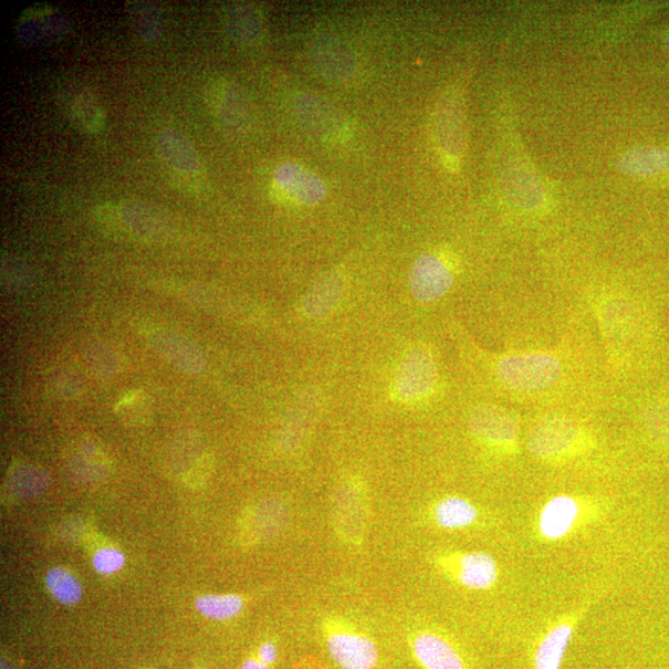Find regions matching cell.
Returning <instances> with one entry per match:
<instances>
[{"instance_id":"cell-1","label":"cell","mask_w":669,"mask_h":669,"mask_svg":"<svg viewBox=\"0 0 669 669\" xmlns=\"http://www.w3.org/2000/svg\"><path fill=\"white\" fill-rule=\"evenodd\" d=\"M496 376L514 394H541L560 383L563 365L551 353L504 355L498 359Z\"/></svg>"},{"instance_id":"cell-2","label":"cell","mask_w":669,"mask_h":669,"mask_svg":"<svg viewBox=\"0 0 669 669\" xmlns=\"http://www.w3.org/2000/svg\"><path fill=\"white\" fill-rule=\"evenodd\" d=\"M584 429L563 417H547L535 424L529 436V449L544 461H563L584 450Z\"/></svg>"},{"instance_id":"cell-3","label":"cell","mask_w":669,"mask_h":669,"mask_svg":"<svg viewBox=\"0 0 669 669\" xmlns=\"http://www.w3.org/2000/svg\"><path fill=\"white\" fill-rule=\"evenodd\" d=\"M594 514L590 504L572 495L554 496L543 504L537 519V534L545 542L567 539L589 522Z\"/></svg>"},{"instance_id":"cell-4","label":"cell","mask_w":669,"mask_h":669,"mask_svg":"<svg viewBox=\"0 0 669 669\" xmlns=\"http://www.w3.org/2000/svg\"><path fill=\"white\" fill-rule=\"evenodd\" d=\"M326 647L342 669H374L378 662V648L370 638L352 627L335 621L325 627Z\"/></svg>"},{"instance_id":"cell-5","label":"cell","mask_w":669,"mask_h":669,"mask_svg":"<svg viewBox=\"0 0 669 669\" xmlns=\"http://www.w3.org/2000/svg\"><path fill=\"white\" fill-rule=\"evenodd\" d=\"M439 370L429 349L417 347L401 362L395 379L396 394L406 401L425 399L435 393Z\"/></svg>"},{"instance_id":"cell-6","label":"cell","mask_w":669,"mask_h":669,"mask_svg":"<svg viewBox=\"0 0 669 669\" xmlns=\"http://www.w3.org/2000/svg\"><path fill=\"white\" fill-rule=\"evenodd\" d=\"M454 281L452 268L436 253L419 255L409 273L411 294L425 304L435 303L446 296Z\"/></svg>"},{"instance_id":"cell-7","label":"cell","mask_w":669,"mask_h":669,"mask_svg":"<svg viewBox=\"0 0 669 669\" xmlns=\"http://www.w3.org/2000/svg\"><path fill=\"white\" fill-rule=\"evenodd\" d=\"M209 102L216 121L224 132L242 136L252 125V108L240 87L226 80L215 81Z\"/></svg>"},{"instance_id":"cell-8","label":"cell","mask_w":669,"mask_h":669,"mask_svg":"<svg viewBox=\"0 0 669 669\" xmlns=\"http://www.w3.org/2000/svg\"><path fill=\"white\" fill-rule=\"evenodd\" d=\"M470 428L479 440L493 449L512 454L519 449L520 428L506 410L479 407L471 414Z\"/></svg>"},{"instance_id":"cell-9","label":"cell","mask_w":669,"mask_h":669,"mask_svg":"<svg viewBox=\"0 0 669 669\" xmlns=\"http://www.w3.org/2000/svg\"><path fill=\"white\" fill-rule=\"evenodd\" d=\"M309 59L318 74L338 84L356 74L357 60L354 51L335 36L316 38L309 46Z\"/></svg>"},{"instance_id":"cell-10","label":"cell","mask_w":669,"mask_h":669,"mask_svg":"<svg viewBox=\"0 0 669 669\" xmlns=\"http://www.w3.org/2000/svg\"><path fill=\"white\" fill-rule=\"evenodd\" d=\"M442 565L460 585L470 590L491 589L500 578L499 564L487 552L458 553Z\"/></svg>"},{"instance_id":"cell-11","label":"cell","mask_w":669,"mask_h":669,"mask_svg":"<svg viewBox=\"0 0 669 669\" xmlns=\"http://www.w3.org/2000/svg\"><path fill=\"white\" fill-rule=\"evenodd\" d=\"M436 138L445 156L461 157L466 147V121L461 101L457 95L442 98L436 112Z\"/></svg>"},{"instance_id":"cell-12","label":"cell","mask_w":669,"mask_h":669,"mask_svg":"<svg viewBox=\"0 0 669 669\" xmlns=\"http://www.w3.org/2000/svg\"><path fill=\"white\" fill-rule=\"evenodd\" d=\"M585 609L564 615L555 621L535 647L534 669H561L575 627L578 626Z\"/></svg>"},{"instance_id":"cell-13","label":"cell","mask_w":669,"mask_h":669,"mask_svg":"<svg viewBox=\"0 0 669 669\" xmlns=\"http://www.w3.org/2000/svg\"><path fill=\"white\" fill-rule=\"evenodd\" d=\"M159 156L166 166L181 178H195L201 173V160L191 142L177 129L166 128L157 139Z\"/></svg>"},{"instance_id":"cell-14","label":"cell","mask_w":669,"mask_h":669,"mask_svg":"<svg viewBox=\"0 0 669 669\" xmlns=\"http://www.w3.org/2000/svg\"><path fill=\"white\" fill-rule=\"evenodd\" d=\"M276 187L304 205L322 202L327 195L326 184L316 174L297 164L285 163L274 173Z\"/></svg>"},{"instance_id":"cell-15","label":"cell","mask_w":669,"mask_h":669,"mask_svg":"<svg viewBox=\"0 0 669 669\" xmlns=\"http://www.w3.org/2000/svg\"><path fill=\"white\" fill-rule=\"evenodd\" d=\"M296 116L318 138L335 139L344 133V122L336 108L315 95H304L296 102Z\"/></svg>"},{"instance_id":"cell-16","label":"cell","mask_w":669,"mask_h":669,"mask_svg":"<svg viewBox=\"0 0 669 669\" xmlns=\"http://www.w3.org/2000/svg\"><path fill=\"white\" fill-rule=\"evenodd\" d=\"M122 233L134 239L154 241L167 231V220L157 208L146 202L128 200L119 206Z\"/></svg>"},{"instance_id":"cell-17","label":"cell","mask_w":669,"mask_h":669,"mask_svg":"<svg viewBox=\"0 0 669 669\" xmlns=\"http://www.w3.org/2000/svg\"><path fill=\"white\" fill-rule=\"evenodd\" d=\"M415 657L425 669H467L466 662L446 637L425 631L414 638Z\"/></svg>"},{"instance_id":"cell-18","label":"cell","mask_w":669,"mask_h":669,"mask_svg":"<svg viewBox=\"0 0 669 669\" xmlns=\"http://www.w3.org/2000/svg\"><path fill=\"white\" fill-rule=\"evenodd\" d=\"M69 30V22L64 14L55 10H41L24 17L19 24L17 34L24 44H39L63 38Z\"/></svg>"},{"instance_id":"cell-19","label":"cell","mask_w":669,"mask_h":669,"mask_svg":"<svg viewBox=\"0 0 669 669\" xmlns=\"http://www.w3.org/2000/svg\"><path fill=\"white\" fill-rule=\"evenodd\" d=\"M224 25L236 43L254 45L264 35V22L259 9L234 3L224 9Z\"/></svg>"},{"instance_id":"cell-20","label":"cell","mask_w":669,"mask_h":669,"mask_svg":"<svg viewBox=\"0 0 669 669\" xmlns=\"http://www.w3.org/2000/svg\"><path fill=\"white\" fill-rule=\"evenodd\" d=\"M345 276L342 272H331L321 278L306 294L303 312L312 318L331 314L343 300Z\"/></svg>"},{"instance_id":"cell-21","label":"cell","mask_w":669,"mask_h":669,"mask_svg":"<svg viewBox=\"0 0 669 669\" xmlns=\"http://www.w3.org/2000/svg\"><path fill=\"white\" fill-rule=\"evenodd\" d=\"M617 167L631 177L651 178L669 169V151L658 147H637L617 160Z\"/></svg>"},{"instance_id":"cell-22","label":"cell","mask_w":669,"mask_h":669,"mask_svg":"<svg viewBox=\"0 0 669 669\" xmlns=\"http://www.w3.org/2000/svg\"><path fill=\"white\" fill-rule=\"evenodd\" d=\"M433 519L442 530H466L478 523L480 511L467 499L448 496L436 504Z\"/></svg>"},{"instance_id":"cell-23","label":"cell","mask_w":669,"mask_h":669,"mask_svg":"<svg viewBox=\"0 0 669 669\" xmlns=\"http://www.w3.org/2000/svg\"><path fill=\"white\" fill-rule=\"evenodd\" d=\"M127 12L134 29L143 40L153 43L163 36L164 30H166V18H164L159 4L134 0V2H127Z\"/></svg>"},{"instance_id":"cell-24","label":"cell","mask_w":669,"mask_h":669,"mask_svg":"<svg viewBox=\"0 0 669 669\" xmlns=\"http://www.w3.org/2000/svg\"><path fill=\"white\" fill-rule=\"evenodd\" d=\"M69 106L72 121L88 133L100 130L103 123H105V115H103L102 108L96 98L87 91L79 92V94L72 97Z\"/></svg>"},{"instance_id":"cell-25","label":"cell","mask_w":669,"mask_h":669,"mask_svg":"<svg viewBox=\"0 0 669 669\" xmlns=\"http://www.w3.org/2000/svg\"><path fill=\"white\" fill-rule=\"evenodd\" d=\"M243 599L239 595H202L195 602L198 611L212 620H229L243 609Z\"/></svg>"},{"instance_id":"cell-26","label":"cell","mask_w":669,"mask_h":669,"mask_svg":"<svg viewBox=\"0 0 669 669\" xmlns=\"http://www.w3.org/2000/svg\"><path fill=\"white\" fill-rule=\"evenodd\" d=\"M46 586L51 595L61 604L75 605L81 599V585L66 569H51L46 575Z\"/></svg>"},{"instance_id":"cell-27","label":"cell","mask_w":669,"mask_h":669,"mask_svg":"<svg viewBox=\"0 0 669 669\" xmlns=\"http://www.w3.org/2000/svg\"><path fill=\"white\" fill-rule=\"evenodd\" d=\"M92 562L100 574L109 575L125 567L126 558L117 550L105 548L98 551Z\"/></svg>"},{"instance_id":"cell-28","label":"cell","mask_w":669,"mask_h":669,"mask_svg":"<svg viewBox=\"0 0 669 669\" xmlns=\"http://www.w3.org/2000/svg\"><path fill=\"white\" fill-rule=\"evenodd\" d=\"M3 276L7 282L20 284L29 282V272L25 264L15 259H6L3 261Z\"/></svg>"},{"instance_id":"cell-29","label":"cell","mask_w":669,"mask_h":669,"mask_svg":"<svg viewBox=\"0 0 669 669\" xmlns=\"http://www.w3.org/2000/svg\"><path fill=\"white\" fill-rule=\"evenodd\" d=\"M259 658L268 666L273 665L278 658V648L273 642H264L259 650Z\"/></svg>"},{"instance_id":"cell-30","label":"cell","mask_w":669,"mask_h":669,"mask_svg":"<svg viewBox=\"0 0 669 669\" xmlns=\"http://www.w3.org/2000/svg\"><path fill=\"white\" fill-rule=\"evenodd\" d=\"M241 669H271V668H270V666L262 662L260 660V658H259V660H255V658H249V660L244 661Z\"/></svg>"},{"instance_id":"cell-31","label":"cell","mask_w":669,"mask_h":669,"mask_svg":"<svg viewBox=\"0 0 669 669\" xmlns=\"http://www.w3.org/2000/svg\"><path fill=\"white\" fill-rule=\"evenodd\" d=\"M666 46H667V49L669 50V36H668V38H667V40H666Z\"/></svg>"}]
</instances>
